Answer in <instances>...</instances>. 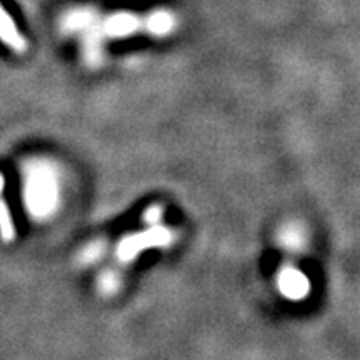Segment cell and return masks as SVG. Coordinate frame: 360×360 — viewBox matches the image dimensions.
<instances>
[{"instance_id":"obj_1","label":"cell","mask_w":360,"mask_h":360,"mask_svg":"<svg viewBox=\"0 0 360 360\" xmlns=\"http://www.w3.org/2000/svg\"><path fill=\"white\" fill-rule=\"evenodd\" d=\"M169 238H170V233L162 227H154L147 232L137 233V236L125 238L122 244H120L119 257L124 260H129L143 249H150V247L167 244Z\"/></svg>"},{"instance_id":"obj_2","label":"cell","mask_w":360,"mask_h":360,"mask_svg":"<svg viewBox=\"0 0 360 360\" xmlns=\"http://www.w3.org/2000/svg\"><path fill=\"white\" fill-rule=\"evenodd\" d=\"M0 39L4 44H7L8 47H12L13 51L24 52L27 49V44L22 35L17 30L15 24L11 19V15L6 12V8L0 6Z\"/></svg>"},{"instance_id":"obj_3","label":"cell","mask_w":360,"mask_h":360,"mask_svg":"<svg viewBox=\"0 0 360 360\" xmlns=\"http://www.w3.org/2000/svg\"><path fill=\"white\" fill-rule=\"evenodd\" d=\"M0 237L6 242H12L15 238V225L12 222L8 205L2 199V193H0Z\"/></svg>"},{"instance_id":"obj_4","label":"cell","mask_w":360,"mask_h":360,"mask_svg":"<svg viewBox=\"0 0 360 360\" xmlns=\"http://www.w3.org/2000/svg\"><path fill=\"white\" fill-rule=\"evenodd\" d=\"M2 191H4V177L2 174H0V193H2Z\"/></svg>"}]
</instances>
